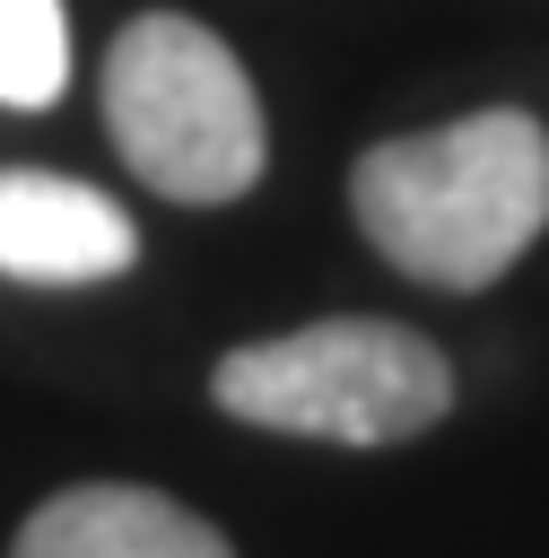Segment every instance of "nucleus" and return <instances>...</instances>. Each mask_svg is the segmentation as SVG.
<instances>
[{
    "instance_id": "1",
    "label": "nucleus",
    "mask_w": 549,
    "mask_h": 558,
    "mask_svg": "<svg viewBox=\"0 0 549 558\" xmlns=\"http://www.w3.org/2000/svg\"><path fill=\"white\" fill-rule=\"evenodd\" d=\"M349 218L401 279L479 296L549 227V122L532 105H479L427 131H392L357 148Z\"/></svg>"
},
{
    "instance_id": "2",
    "label": "nucleus",
    "mask_w": 549,
    "mask_h": 558,
    "mask_svg": "<svg viewBox=\"0 0 549 558\" xmlns=\"http://www.w3.org/2000/svg\"><path fill=\"white\" fill-rule=\"evenodd\" d=\"M96 96H105V140L157 201L218 209V201H244L270 166L253 70L192 9H139L105 44Z\"/></svg>"
},
{
    "instance_id": "3",
    "label": "nucleus",
    "mask_w": 549,
    "mask_h": 558,
    "mask_svg": "<svg viewBox=\"0 0 549 558\" xmlns=\"http://www.w3.org/2000/svg\"><path fill=\"white\" fill-rule=\"evenodd\" d=\"M209 401L261 436H305L340 453L410 445L453 410V357L383 314H322L244 340L209 366Z\"/></svg>"
},
{
    "instance_id": "4",
    "label": "nucleus",
    "mask_w": 549,
    "mask_h": 558,
    "mask_svg": "<svg viewBox=\"0 0 549 558\" xmlns=\"http://www.w3.org/2000/svg\"><path fill=\"white\" fill-rule=\"evenodd\" d=\"M139 262V227L113 192L52 174V166H0V279L17 288H105Z\"/></svg>"
},
{
    "instance_id": "5",
    "label": "nucleus",
    "mask_w": 549,
    "mask_h": 558,
    "mask_svg": "<svg viewBox=\"0 0 549 558\" xmlns=\"http://www.w3.org/2000/svg\"><path fill=\"white\" fill-rule=\"evenodd\" d=\"M9 558H235V541L166 488L78 480V488H52L17 523Z\"/></svg>"
},
{
    "instance_id": "6",
    "label": "nucleus",
    "mask_w": 549,
    "mask_h": 558,
    "mask_svg": "<svg viewBox=\"0 0 549 558\" xmlns=\"http://www.w3.org/2000/svg\"><path fill=\"white\" fill-rule=\"evenodd\" d=\"M70 87V9L61 0H0V105L44 113Z\"/></svg>"
}]
</instances>
